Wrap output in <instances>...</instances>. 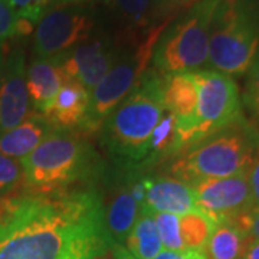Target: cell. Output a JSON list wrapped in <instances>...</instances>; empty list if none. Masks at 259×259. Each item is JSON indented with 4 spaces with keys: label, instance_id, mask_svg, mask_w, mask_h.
<instances>
[{
    "label": "cell",
    "instance_id": "6da1fadb",
    "mask_svg": "<svg viewBox=\"0 0 259 259\" xmlns=\"http://www.w3.org/2000/svg\"><path fill=\"white\" fill-rule=\"evenodd\" d=\"M100 213L97 189L55 196L18 193L0 221V259H64L79 232Z\"/></svg>",
    "mask_w": 259,
    "mask_h": 259
},
{
    "label": "cell",
    "instance_id": "7a4b0ae2",
    "mask_svg": "<svg viewBox=\"0 0 259 259\" xmlns=\"http://www.w3.org/2000/svg\"><path fill=\"white\" fill-rule=\"evenodd\" d=\"M20 161L23 194L55 196L72 186H93L104 171L98 154L83 136L52 133Z\"/></svg>",
    "mask_w": 259,
    "mask_h": 259
},
{
    "label": "cell",
    "instance_id": "3957f363",
    "mask_svg": "<svg viewBox=\"0 0 259 259\" xmlns=\"http://www.w3.org/2000/svg\"><path fill=\"white\" fill-rule=\"evenodd\" d=\"M163 114L161 74L150 66L102 124V144L115 166L141 170L150 137Z\"/></svg>",
    "mask_w": 259,
    "mask_h": 259
},
{
    "label": "cell",
    "instance_id": "277c9868",
    "mask_svg": "<svg viewBox=\"0 0 259 259\" xmlns=\"http://www.w3.org/2000/svg\"><path fill=\"white\" fill-rule=\"evenodd\" d=\"M258 153L259 133L243 117L176 154L168 173L187 185L203 179L246 175Z\"/></svg>",
    "mask_w": 259,
    "mask_h": 259
},
{
    "label": "cell",
    "instance_id": "5b68a950",
    "mask_svg": "<svg viewBox=\"0 0 259 259\" xmlns=\"http://www.w3.org/2000/svg\"><path fill=\"white\" fill-rule=\"evenodd\" d=\"M168 23L170 20L143 32H125L118 39V55L114 64L101 82L90 93V110L79 136L101 131L107 117L133 91L151 66L154 47Z\"/></svg>",
    "mask_w": 259,
    "mask_h": 259
},
{
    "label": "cell",
    "instance_id": "8992f818",
    "mask_svg": "<svg viewBox=\"0 0 259 259\" xmlns=\"http://www.w3.org/2000/svg\"><path fill=\"white\" fill-rule=\"evenodd\" d=\"M258 54L259 0H219L210 25L207 65L229 76H242Z\"/></svg>",
    "mask_w": 259,
    "mask_h": 259
},
{
    "label": "cell",
    "instance_id": "52a82bcc",
    "mask_svg": "<svg viewBox=\"0 0 259 259\" xmlns=\"http://www.w3.org/2000/svg\"><path fill=\"white\" fill-rule=\"evenodd\" d=\"M219 0H197L170 20L154 47L151 66L160 74L206 69L210 25Z\"/></svg>",
    "mask_w": 259,
    "mask_h": 259
},
{
    "label": "cell",
    "instance_id": "ba28073f",
    "mask_svg": "<svg viewBox=\"0 0 259 259\" xmlns=\"http://www.w3.org/2000/svg\"><path fill=\"white\" fill-rule=\"evenodd\" d=\"M193 75L197 107L192 120L177 124V154L243 118L239 90L232 76L209 68Z\"/></svg>",
    "mask_w": 259,
    "mask_h": 259
},
{
    "label": "cell",
    "instance_id": "9c48e42d",
    "mask_svg": "<svg viewBox=\"0 0 259 259\" xmlns=\"http://www.w3.org/2000/svg\"><path fill=\"white\" fill-rule=\"evenodd\" d=\"M95 9L90 0H56L33 33V55L51 58L72 49L94 35Z\"/></svg>",
    "mask_w": 259,
    "mask_h": 259
},
{
    "label": "cell",
    "instance_id": "30bf717a",
    "mask_svg": "<svg viewBox=\"0 0 259 259\" xmlns=\"http://www.w3.org/2000/svg\"><path fill=\"white\" fill-rule=\"evenodd\" d=\"M118 40L107 35H93L72 49L55 56L65 82L82 85L93 91L110 71L118 55Z\"/></svg>",
    "mask_w": 259,
    "mask_h": 259
},
{
    "label": "cell",
    "instance_id": "8fae6325",
    "mask_svg": "<svg viewBox=\"0 0 259 259\" xmlns=\"http://www.w3.org/2000/svg\"><path fill=\"white\" fill-rule=\"evenodd\" d=\"M137 171L139 170L117 166L111 171H107L105 168V190L100 192L95 187L100 197L104 228L112 239L121 245H124L141 210V206L131 192V182Z\"/></svg>",
    "mask_w": 259,
    "mask_h": 259
},
{
    "label": "cell",
    "instance_id": "7c38bea8",
    "mask_svg": "<svg viewBox=\"0 0 259 259\" xmlns=\"http://www.w3.org/2000/svg\"><path fill=\"white\" fill-rule=\"evenodd\" d=\"M197 212L214 223L232 221L250 212V190L248 173L222 179H203L192 183Z\"/></svg>",
    "mask_w": 259,
    "mask_h": 259
},
{
    "label": "cell",
    "instance_id": "4fadbf2b",
    "mask_svg": "<svg viewBox=\"0 0 259 259\" xmlns=\"http://www.w3.org/2000/svg\"><path fill=\"white\" fill-rule=\"evenodd\" d=\"M26 69L25 49L13 48L5 58L0 78V134L19 125L32 111Z\"/></svg>",
    "mask_w": 259,
    "mask_h": 259
},
{
    "label": "cell",
    "instance_id": "5bb4252c",
    "mask_svg": "<svg viewBox=\"0 0 259 259\" xmlns=\"http://www.w3.org/2000/svg\"><path fill=\"white\" fill-rule=\"evenodd\" d=\"M90 110V91L82 85L65 82L40 112L55 133H78Z\"/></svg>",
    "mask_w": 259,
    "mask_h": 259
},
{
    "label": "cell",
    "instance_id": "9a60e30c",
    "mask_svg": "<svg viewBox=\"0 0 259 259\" xmlns=\"http://www.w3.org/2000/svg\"><path fill=\"white\" fill-rule=\"evenodd\" d=\"M143 180L146 187L143 209L179 216L197 210L190 185L170 176H143Z\"/></svg>",
    "mask_w": 259,
    "mask_h": 259
},
{
    "label": "cell",
    "instance_id": "2e32d148",
    "mask_svg": "<svg viewBox=\"0 0 259 259\" xmlns=\"http://www.w3.org/2000/svg\"><path fill=\"white\" fill-rule=\"evenodd\" d=\"M52 133L55 131L40 112L30 111L19 125L0 134V154L22 160Z\"/></svg>",
    "mask_w": 259,
    "mask_h": 259
},
{
    "label": "cell",
    "instance_id": "e0dca14e",
    "mask_svg": "<svg viewBox=\"0 0 259 259\" xmlns=\"http://www.w3.org/2000/svg\"><path fill=\"white\" fill-rule=\"evenodd\" d=\"M64 83L65 78L55 56H33L26 69V87L32 111H44Z\"/></svg>",
    "mask_w": 259,
    "mask_h": 259
},
{
    "label": "cell",
    "instance_id": "ac0fdd59",
    "mask_svg": "<svg viewBox=\"0 0 259 259\" xmlns=\"http://www.w3.org/2000/svg\"><path fill=\"white\" fill-rule=\"evenodd\" d=\"M161 102L182 125L193 118L197 107V87L193 72L161 74Z\"/></svg>",
    "mask_w": 259,
    "mask_h": 259
},
{
    "label": "cell",
    "instance_id": "d6986e66",
    "mask_svg": "<svg viewBox=\"0 0 259 259\" xmlns=\"http://www.w3.org/2000/svg\"><path fill=\"white\" fill-rule=\"evenodd\" d=\"M249 235L239 225L225 221L214 225L202 253L206 259H242Z\"/></svg>",
    "mask_w": 259,
    "mask_h": 259
},
{
    "label": "cell",
    "instance_id": "ffe728a7",
    "mask_svg": "<svg viewBox=\"0 0 259 259\" xmlns=\"http://www.w3.org/2000/svg\"><path fill=\"white\" fill-rule=\"evenodd\" d=\"M124 246L134 259H153L163 250L153 213L141 207Z\"/></svg>",
    "mask_w": 259,
    "mask_h": 259
},
{
    "label": "cell",
    "instance_id": "44dd1931",
    "mask_svg": "<svg viewBox=\"0 0 259 259\" xmlns=\"http://www.w3.org/2000/svg\"><path fill=\"white\" fill-rule=\"evenodd\" d=\"M177 154V118L171 112L164 111L150 137L147 158L144 160L141 171L151 167L160 160L175 157Z\"/></svg>",
    "mask_w": 259,
    "mask_h": 259
},
{
    "label": "cell",
    "instance_id": "7402d4cb",
    "mask_svg": "<svg viewBox=\"0 0 259 259\" xmlns=\"http://www.w3.org/2000/svg\"><path fill=\"white\" fill-rule=\"evenodd\" d=\"M114 8L117 9L125 32H143L163 23L156 15L154 0H115Z\"/></svg>",
    "mask_w": 259,
    "mask_h": 259
},
{
    "label": "cell",
    "instance_id": "603a6c76",
    "mask_svg": "<svg viewBox=\"0 0 259 259\" xmlns=\"http://www.w3.org/2000/svg\"><path fill=\"white\" fill-rule=\"evenodd\" d=\"M216 223L200 212H190L179 216L180 238L185 249L202 250Z\"/></svg>",
    "mask_w": 259,
    "mask_h": 259
},
{
    "label": "cell",
    "instance_id": "cb8c5ba5",
    "mask_svg": "<svg viewBox=\"0 0 259 259\" xmlns=\"http://www.w3.org/2000/svg\"><path fill=\"white\" fill-rule=\"evenodd\" d=\"M161 245L168 250H185L180 238L179 214L173 213H153Z\"/></svg>",
    "mask_w": 259,
    "mask_h": 259
},
{
    "label": "cell",
    "instance_id": "d4e9b609",
    "mask_svg": "<svg viewBox=\"0 0 259 259\" xmlns=\"http://www.w3.org/2000/svg\"><path fill=\"white\" fill-rule=\"evenodd\" d=\"M56 0H8L10 9L16 19L28 20L37 25L48 10L54 6Z\"/></svg>",
    "mask_w": 259,
    "mask_h": 259
},
{
    "label": "cell",
    "instance_id": "484cf974",
    "mask_svg": "<svg viewBox=\"0 0 259 259\" xmlns=\"http://www.w3.org/2000/svg\"><path fill=\"white\" fill-rule=\"evenodd\" d=\"M22 177L20 161L0 154V197L10 196L16 189L22 187Z\"/></svg>",
    "mask_w": 259,
    "mask_h": 259
},
{
    "label": "cell",
    "instance_id": "4316f807",
    "mask_svg": "<svg viewBox=\"0 0 259 259\" xmlns=\"http://www.w3.org/2000/svg\"><path fill=\"white\" fill-rule=\"evenodd\" d=\"M243 104L252 117L259 121V54L248 71V81L243 93Z\"/></svg>",
    "mask_w": 259,
    "mask_h": 259
},
{
    "label": "cell",
    "instance_id": "83f0119b",
    "mask_svg": "<svg viewBox=\"0 0 259 259\" xmlns=\"http://www.w3.org/2000/svg\"><path fill=\"white\" fill-rule=\"evenodd\" d=\"M156 15L160 22L171 20L180 12L190 8L197 0H154Z\"/></svg>",
    "mask_w": 259,
    "mask_h": 259
},
{
    "label": "cell",
    "instance_id": "f1b7e54d",
    "mask_svg": "<svg viewBox=\"0 0 259 259\" xmlns=\"http://www.w3.org/2000/svg\"><path fill=\"white\" fill-rule=\"evenodd\" d=\"M16 35V16L8 0H0V47Z\"/></svg>",
    "mask_w": 259,
    "mask_h": 259
},
{
    "label": "cell",
    "instance_id": "f546056e",
    "mask_svg": "<svg viewBox=\"0 0 259 259\" xmlns=\"http://www.w3.org/2000/svg\"><path fill=\"white\" fill-rule=\"evenodd\" d=\"M250 190V212H259V153L248 171Z\"/></svg>",
    "mask_w": 259,
    "mask_h": 259
},
{
    "label": "cell",
    "instance_id": "4dcf8cb0",
    "mask_svg": "<svg viewBox=\"0 0 259 259\" xmlns=\"http://www.w3.org/2000/svg\"><path fill=\"white\" fill-rule=\"evenodd\" d=\"M232 222L239 225L249 236L259 241V212H245L238 218L232 219Z\"/></svg>",
    "mask_w": 259,
    "mask_h": 259
},
{
    "label": "cell",
    "instance_id": "1f68e13d",
    "mask_svg": "<svg viewBox=\"0 0 259 259\" xmlns=\"http://www.w3.org/2000/svg\"><path fill=\"white\" fill-rule=\"evenodd\" d=\"M153 259H206L202 250L185 249V250H168L164 249L158 252Z\"/></svg>",
    "mask_w": 259,
    "mask_h": 259
},
{
    "label": "cell",
    "instance_id": "d6a6232c",
    "mask_svg": "<svg viewBox=\"0 0 259 259\" xmlns=\"http://www.w3.org/2000/svg\"><path fill=\"white\" fill-rule=\"evenodd\" d=\"M242 259H259V241L249 236Z\"/></svg>",
    "mask_w": 259,
    "mask_h": 259
},
{
    "label": "cell",
    "instance_id": "836d02e7",
    "mask_svg": "<svg viewBox=\"0 0 259 259\" xmlns=\"http://www.w3.org/2000/svg\"><path fill=\"white\" fill-rule=\"evenodd\" d=\"M94 5H102V6H108V8H114L115 0H91Z\"/></svg>",
    "mask_w": 259,
    "mask_h": 259
},
{
    "label": "cell",
    "instance_id": "e575fe53",
    "mask_svg": "<svg viewBox=\"0 0 259 259\" xmlns=\"http://www.w3.org/2000/svg\"><path fill=\"white\" fill-rule=\"evenodd\" d=\"M5 45L0 47V78H2V72H3V65H5V58H6V54H5Z\"/></svg>",
    "mask_w": 259,
    "mask_h": 259
},
{
    "label": "cell",
    "instance_id": "d590c367",
    "mask_svg": "<svg viewBox=\"0 0 259 259\" xmlns=\"http://www.w3.org/2000/svg\"><path fill=\"white\" fill-rule=\"evenodd\" d=\"M64 259H66V255H65V258Z\"/></svg>",
    "mask_w": 259,
    "mask_h": 259
},
{
    "label": "cell",
    "instance_id": "8d00e7d4",
    "mask_svg": "<svg viewBox=\"0 0 259 259\" xmlns=\"http://www.w3.org/2000/svg\"><path fill=\"white\" fill-rule=\"evenodd\" d=\"M66 259H68V256H66Z\"/></svg>",
    "mask_w": 259,
    "mask_h": 259
}]
</instances>
